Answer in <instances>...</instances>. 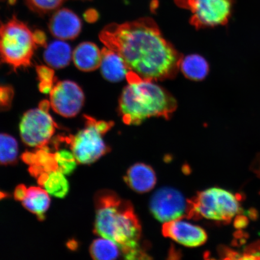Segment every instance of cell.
<instances>
[{"label":"cell","mask_w":260,"mask_h":260,"mask_svg":"<svg viewBox=\"0 0 260 260\" xmlns=\"http://www.w3.org/2000/svg\"><path fill=\"white\" fill-rule=\"evenodd\" d=\"M100 39L121 56L129 72L143 80L174 79L180 70L183 55L165 40L151 18L107 25Z\"/></svg>","instance_id":"obj_1"},{"label":"cell","mask_w":260,"mask_h":260,"mask_svg":"<svg viewBox=\"0 0 260 260\" xmlns=\"http://www.w3.org/2000/svg\"><path fill=\"white\" fill-rule=\"evenodd\" d=\"M96 235L115 243L127 259L149 258L141 245L142 230L134 208L114 191L103 190L95 197Z\"/></svg>","instance_id":"obj_2"},{"label":"cell","mask_w":260,"mask_h":260,"mask_svg":"<svg viewBox=\"0 0 260 260\" xmlns=\"http://www.w3.org/2000/svg\"><path fill=\"white\" fill-rule=\"evenodd\" d=\"M126 79L128 84L119 102V112L126 124H141L152 117L169 119L177 109L174 97L153 81L143 80L129 71Z\"/></svg>","instance_id":"obj_3"},{"label":"cell","mask_w":260,"mask_h":260,"mask_svg":"<svg viewBox=\"0 0 260 260\" xmlns=\"http://www.w3.org/2000/svg\"><path fill=\"white\" fill-rule=\"evenodd\" d=\"M36 49L32 32L16 16L0 23V62L14 70L27 68L31 64Z\"/></svg>","instance_id":"obj_4"},{"label":"cell","mask_w":260,"mask_h":260,"mask_svg":"<svg viewBox=\"0 0 260 260\" xmlns=\"http://www.w3.org/2000/svg\"><path fill=\"white\" fill-rule=\"evenodd\" d=\"M241 211L236 195L223 188L213 187L198 193L192 199L188 200L187 217L227 223Z\"/></svg>","instance_id":"obj_5"},{"label":"cell","mask_w":260,"mask_h":260,"mask_svg":"<svg viewBox=\"0 0 260 260\" xmlns=\"http://www.w3.org/2000/svg\"><path fill=\"white\" fill-rule=\"evenodd\" d=\"M85 127L75 136L66 138L75 157L81 164H93L110 150L104 141L103 136L111 129L112 121H97L89 116H84Z\"/></svg>","instance_id":"obj_6"},{"label":"cell","mask_w":260,"mask_h":260,"mask_svg":"<svg viewBox=\"0 0 260 260\" xmlns=\"http://www.w3.org/2000/svg\"><path fill=\"white\" fill-rule=\"evenodd\" d=\"M191 12L190 22L197 29L225 25L232 17L235 0H174Z\"/></svg>","instance_id":"obj_7"},{"label":"cell","mask_w":260,"mask_h":260,"mask_svg":"<svg viewBox=\"0 0 260 260\" xmlns=\"http://www.w3.org/2000/svg\"><path fill=\"white\" fill-rule=\"evenodd\" d=\"M57 128L56 123L49 112L39 108L26 112L19 123L22 141L36 148L47 145Z\"/></svg>","instance_id":"obj_8"},{"label":"cell","mask_w":260,"mask_h":260,"mask_svg":"<svg viewBox=\"0 0 260 260\" xmlns=\"http://www.w3.org/2000/svg\"><path fill=\"white\" fill-rule=\"evenodd\" d=\"M150 210L158 220L167 223L187 217L188 200L172 188H162L156 191L150 202Z\"/></svg>","instance_id":"obj_9"},{"label":"cell","mask_w":260,"mask_h":260,"mask_svg":"<svg viewBox=\"0 0 260 260\" xmlns=\"http://www.w3.org/2000/svg\"><path fill=\"white\" fill-rule=\"evenodd\" d=\"M50 95L52 109L66 118L76 116L84 105L83 91L72 81H61L54 84Z\"/></svg>","instance_id":"obj_10"},{"label":"cell","mask_w":260,"mask_h":260,"mask_svg":"<svg viewBox=\"0 0 260 260\" xmlns=\"http://www.w3.org/2000/svg\"><path fill=\"white\" fill-rule=\"evenodd\" d=\"M162 232L165 237L187 247L203 245L207 239V233L202 228L181 219L165 223Z\"/></svg>","instance_id":"obj_11"},{"label":"cell","mask_w":260,"mask_h":260,"mask_svg":"<svg viewBox=\"0 0 260 260\" xmlns=\"http://www.w3.org/2000/svg\"><path fill=\"white\" fill-rule=\"evenodd\" d=\"M51 34L60 40H73L79 36L82 23L79 16L67 8L58 10L48 25Z\"/></svg>","instance_id":"obj_12"},{"label":"cell","mask_w":260,"mask_h":260,"mask_svg":"<svg viewBox=\"0 0 260 260\" xmlns=\"http://www.w3.org/2000/svg\"><path fill=\"white\" fill-rule=\"evenodd\" d=\"M100 68L102 76L110 82H119L126 78L129 70L119 54L108 48L102 51Z\"/></svg>","instance_id":"obj_13"},{"label":"cell","mask_w":260,"mask_h":260,"mask_svg":"<svg viewBox=\"0 0 260 260\" xmlns=\"http://www.w3.org/2000/svg\"><path fill=\"white\" fill-rule=\"evenodd\" d=\"M126 183L138 193H146L154 188L156 176L153 170L148 165L138 164L130 168L125 177Z\"/></svg>","instance_id":"obj_14"},{"label":"cell","mask_w":260,"mask_h":260,"mask_svg":"<svg viewBox=\"0 0 260 260\" xmlns=\"http://www.w3.org/2000/svg\"><path fill=\"white\" fill-rule=\"evenodd\" d=\"M102 53L95 44L84 42L75 49L73 58L78 69L84 72H90L100 67Z\"/></svg>","instance_id":"obj_15"},{"label":"cell","mask_w":260,"mask_h":260,"mask_svg":"<svg viewBox=\"0 0 260 260\" xmlns=\"http://www.w3.org/2000/svg\"><path fill=\"white\" fill-rule=\"evenodd\" d=\"M73 57L69 44L61 41H56L48 45L44 53L45 62L55 69H61L70 64Z\"/></svg>","instance_id":"obj_16"},{"label":"cell","mask_w":260,"mask_h":260,"mask_svg":"<svg viewBox=\"0 0 260 260\" xmlns=\"http://www.w3.org/2000/svg\"><path fill=\"white\" fill-rule=\"evenodd\" d=\"M50 198L47 191L38 187L28 188L27 195L22 201L26 209L34 213L41 221L45 219V214L50 205Z\"/></svg>","instance_id":"obj_17"},{"label":"cell","mask_w":260,"mask_h":260,"mask_svg":"<svg viewBox=\"0 0 260 260\" xmlns=\"http://www.w3.org/2000/svg\"><path fill=\"white\" fill-rule=\"evenodd\" d=\"M180 70L187 79L201 81L209 72V65L205 58L198 54H190L182 58Z\"/></svg>","instance_id":"obj_18"},{"label":"cell","mask_w":260,"mask_h":260,"mask_svg":"<svg viewBox=\"0 0 260 260\" xmlns=\"http://www.w3.org/2000/svg\"><path fill=\"white\" fill-rule=\"evenodd\" d=\"M121 253V249L115 243L104 237L94 240L90 247V255L96 260L115 259Z\"/></svg>","instance_id":"obj_19"},{"label":"cell","mask_w":260,"mask_h":260,"mask_svg":"<svg viewBox=\"0 0 260 260\" xmlns=\"http://www.w3.org/2000/svg\"><path fill=\"white\" fill-rule=\"evenodd\" d=\"M18 145L12 136L0 133V165H12L17 162Z\"/></svg>","instance_id":"obj_20"},{"label":"cell","mask_w":260,"mask_h":260,"mask_svg":"<svg viewBox=\"0 0 260 260\" xmlns=\"http://www.w3.org/2000/svg\"><path fill=\"white\" fill-rule=\"evenodd\" d=\"M43 187L48 194L58 198L66 197L70 189L69 183L64 175L58 170L49 173Z\"/></svg>","instance_id":"obj_21"},{"label":"cell","mask_w":260,"mask_h":260,"mask_svg":"<svg viewBox=\"0 0 260 260\" xmlns=\"http://www.w3.org/2000/svg\"><path fill=\"white\" fill-rule=\"evenodd\" d=\"M55 157L58 164V171L64 175H70L76 170L77 161L73 152L62 149L57 151L55 153Z\"/></svg>","instance_id":"obj_22"},{"label":"cell","mask_w":260,"mask_h":260,"mask_svg":"<svg viewBox=\"0 0 260 260\" xmlns=\"http://www.w3.org/2000/svg\"><path fill=\"white\" fill-rule=\"evenodd\" d=\"M65 0H25L26 5L32 12L39 15H45L56 11Z\"/></svg>","instance_id":"obj_23"},{"label":"cell","mask_w":260,"mask_h":260,"mask_svg":"<svg viewBox=\"0 0 260 260\" xmlns=\"http://www.w3.org/2000/svg\"><path fill=\"white\" fill-rule=\"evenodd\" d=\"M37 73L40 82L54 83L55 76L53 68L40 65L37 67Z\"/></svg>","instance_id":"obj_24"},{"label":"cell","mask_w":260,"mask_h":260,"mask_svg":"<svg viewBox=\"0 0 260 260\" xmlns=\"http://www.w3.org/2000/svg\"><path fill=\"white\" fill-rule=\"evenodd\" d=\"M241 259H260V240L246 247Z\"/></svg>","instance_id":"obj_25"},{"label":"cell","mask_w":260,"mask_h":260,"mask_svg":"<svg viewBox=\"0 0 260 260\" xmlns=\"http://www.w3.org/2000/svg\"><path fill=\"white\" fill-rule=\"evenodd\" d=\"M221 258L225 259H241L242 253L240 254L234 250L225 246H220L218 249Z\"/></svg>","instance_id":"obj_26"},{"label":"cell","mask_w":260,"mask_h":260,"mask_svg":"<svg viewBox=\"0 0 260 260\" xmlns=\"http://www.w3.org/2000/svg\"><path fill=\"white\" fill-rule=\"evenodd\" d=\"M32 38L36 45L41 47H46L47 36L43 31L35 30L32 32Z\"/></svg>","instance_id":"obj_27"},{"label":"cell","mask_w":260,"mask_h":260,"mask_svg":"<svg viewBox=\"0 0 260 260\" xmlns=\"http://www.w3.org/2000/svg\"><path fill=\"white\" fill-rule=\"evenodd\" d=\"M27 188L24 184L19 185L14 191V198L16 201H22L25 199L27 193Z\"/></svg>","instance_id":"obj_28"},{"label":"cell","mask_w":260,"mask_h":260,"mask_svg":"<svg viewBox=\"0 0 260 260\" xmlns=\"http://www.w3.org/2000/svg\"><path fill=\"white\" fill-rule=\"evenodd\" d=\"M249 221L245 216L242 215L241 214H237L235 217V226L237 229H242L248 225Z\"/></svg>","instance_id":"obj_29"},{"label":"cell","mask_w":260,"mask_h":260,"mask_svg":"<svg viewBox=\"0 0 260 260\" xmlns=\"http://www.w3.org/2000/svg\"><path fill=\"white\" fill-rule=\"evenodd\" d=\"M84 18L89 23L95 22L99 19V13L95 9H89L84 12Z\"/></svg>","instance_id":"obj_30"},{"label":"cell","mask_w":260,"mask_h":260,"mask_svg":"<svg viewBox=\"0 0 260 260\" xmlns=\"http://www.w3.org/2000/svg\"><path fill=\"white\" fill-rule=\"evenodd\" d=\"M22 160L25 164L29 165L35 164V152H25L21 155Z\"/></svg>","instance_id":"obj_31"},{"label":"cell","mask_w":260,"mask_h":260,"mask_svg":"<svg viewBox=\"0 0 260 260\" xmlns=\"http://www.w3.org/2000/svg\"><path fill=\"white\" fill-rule=\"evenodd\" d=\"M54 83L51 82H40L39 84V89L40 92L43 93H50L53 88Z\"/></svg>","instance_id":"obj_32"},{"label":"cell","mask_w":260,"mask_h":260,"mask_svg":"<svg viewBox=\"0 0 260 260\" xmlns=\"http://www.w3.org/2000/svg\"><path fill=\"white\" fill-rule=\"evenodd\" d=\"M252 170L260 178V155L256 158L252 165Z\"/></svg>","instance_id":"obj_33"},{"label":"cell","mask_w":260,"mask_h":260,"mask_svg":"<svg viewBox=\"0 0 260 260\" xmlns=\"http://www.w3.org/2000/svg\"><path fill=\"white\" fill-rule=\"evenodd\" d=\"M51 107L50 102L47 100L42 101V102L39 105V109L42 110V111L49 112V109Z\"/></svg>","instance_id":"obj_34"},{"label":"cell","mask_w":260,"mask_h":260,"mask_svg":"<svg viewBox=\"0 0 260 260\" xmlns=\"http://www.w3.org/2000/svg\"><path fill=\"white\" fill-rule=\"evenodd\" d=\"M17 0H8V4L10 5H14Z\"/></svg>","instance_id":"obj_35"},{"label":"cell","mask_w":260,"mask_h":260,"mask_svg":"<svg viewBox=\"0 0 260 260\" xmlns=\"http://www.w3.org/2000/svg\"><path fill=\"white\" fill-rule=\"evenodd\" d=\"M4 1H6V0H0V2H4ZM8 1V0H7Z\"/></svg>","instance_id":"obj_36"},{"label":"cell","mask_w":260,"mask_h":260,"mask_svg":"<svg viewBox=\"0 0 260 260\" xmlns=\"http://www.w3.org/2000/svg\"><path fill=\"white\" fill-rule=\"evenodd\" d=\"M82 1H86V0H82Z\"/></svg>","instance_id":"obj_37"}]
</instances>
